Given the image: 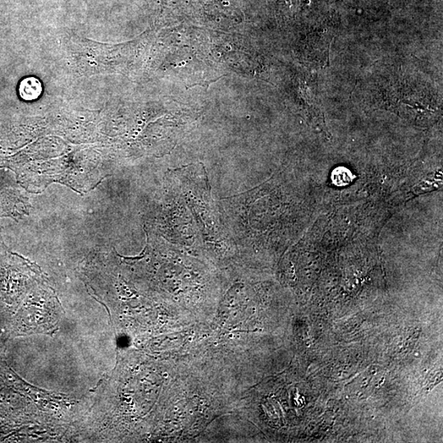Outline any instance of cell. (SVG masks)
<instances>
[{
  "mask_svg": "<svg viewBox=\"0 0 443 443\" xmlns=\"http://www.w3.org/2000/svg\"><path fill=\"white\" fill-rule=\"evenodd\" d=\"M21 96L27 98V100H32V98H36L41 93V85L39 81L36 79H27L24 81V83L21 85Z\"/></svg>",
  "mask_w": 443,
  "mask_h": 443,
  "instance_id": "cell-2",
  "label": "cell"
},
{
  "mask_svg": "<svg viewBox=\"0 0 443 443\" xmlns=\"http://www.w3.org/2000/svg\"><path fill=\"white\" fill-rule=\"evenodd\" d=\"M160 207L158 224L168 243L210 264L237 254L203 164L174 169Z\"/></svg>",
  "mask_w": 443,
  "mask_h": 443,
  "instance_id": "cell-1",
  "label": "cell"
}]
</instances>
